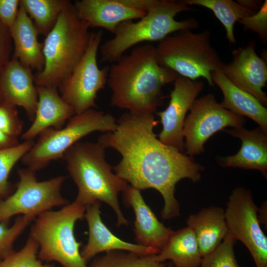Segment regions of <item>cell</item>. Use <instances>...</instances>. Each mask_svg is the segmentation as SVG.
Instances as JSON below:
<instances>
[{
  "instance_id": "6da1fadb",
  "label": "cell",
  "mask_w": 267,
  "mask_h": 267,
  "mask_svg": "<svg viewBox=\"0 0 267 267\" xmlns=\"http://www.w3.org/2000/svg\"><path fill=\"white\" fill-rule=\"evenodd\" d=\"M158 123L153 114L128 112L119 118L115 130L102 134L97 142L121 154L113 169L130 186L160 192L164 201L161 215L168 220L179 214L176 184L183 178L199 181L204 167L192 157L160 141L154 132Z\"/></svg>"
},
{
  "instance_id": "7a4b0ae2",
  "label": "cell",
  "mask_w": 267,
  "mask_h": 267,
  "mask_svg": "<svg viewBox=\"0 0 267 267\" xmlns=\"http://www.w3.org/2000/svg\"><path fill=\"white\" fill-rule=\"evenodd\" d=\"M178 76L158 64L155 46H135L109 66L111 104L132 113L154 114L163 102V87Z\"/></svg>"
},
{
  "instance_id": "3957f363",
  "label": "cell",
  "mask_w": 267,
  "mask_h": 267,
  "mask_svg": "<svg viewBox=\"0 0 267 267\" xmlns=\"http://www.w3.org/2000/svg\"><path fill=\"white\" fill-rule=\"evenodd\" d=\"M105 149L98 142L79 141L65 152L63 158L67 170L78 189L75 201L85 206L100 201L106 203L116 215V225H127L118 195L128 185L112 172Z\"/></svg>"
},
{
  "instance_id": "277c9868",
  "label": "cell",
  "mask_w": 267,
  "mask_h": 267,
  "mask_svg": "<svg viewBox=\"0 0 267 267\" xmlns=\"http://www.w3.org/2000/svg\"><path fill=\"white\" fill-rule=\"evenodd\" d=\"M192 10L181 0H151L147 13L136 21H127L117 27L114 36L101 44V61L114 63L130 48L143 42H160L171 34L198 27L193 17L175 19L181 12Z\"/></svg>"
},
{
  "instance_id": "5b68a950",
  "label": "cell",
  "mask_w": 267,
  "mask_h": 267,
  "mask_svg": "<svg viewBox=\"0 0 267 267\" xmlns=\"http://www.w3.org/2000/svg\"><path fill=\"white\" fill-rule=\"evenodd\" d=\"M89 28L72 3L62 11L43 43L44 64L34 75L36 87H59L84 55L90 38Z\"/></svg>"
},
{
  "instance_id": "8992f818",
  "label": "cell",
  "mask_w": 267,
  "mask_h": 267,
  "mask_svg": "<svg viewBox=\"0 0 267 267\" xmlns=\"http://www.w3.org/2000/svg\"><path fill=\"white\" fill-rule=\"evenodd\" d=\"M85 211L86 206L74 201L35 219L29 237L39 245L38 257L41 261H55L63 267H88L80 251L82 243L74 234L75 223L85 218Z\"/></svg>"
},
{
  "instance_id": "52a82bcc",
  "label": "cell",
  "mask_w": 267,
  "mask_h": 267,
  "mask_svg": "<svg viewBox=\"0 0 267 267\" xmlns=\"http://www.w3.org/2000/svg\"><path fill=\"white\" fill-rule=\"evenodd\" d=\"M176 33L155 46L158 64L191 80L204 78L214 87L211 74L221 69L223 63L211 45L210 31L194 33L183 30Z\"/></svg>"
},
{
  "instance_id": "ba28073f",
  "label": "cell",
  "mask_w": 267,
  "mask_h": 267,
  "mask_svg": "<svg viewBox=\"0 0 267 267\" xmlns=\"http://www.w3.org/2000/svg\"><path fill=\"white\" fill-rule=\"evenodd\" d=\"M117 121L109 113L93 108L74 114L64 128L47 129L39 136L31 149L22 157L23 164L35 172L51 161L63 158L65 152L85 136L94 132H113Z\"/></svg>"
},
{
  "instance_id": "9c48e42d",
  "label": "cell",
  "mask_w": 267,
  "mask_h": 267,
  "mask_svg": "<svg viewBox=\"0 0 267 267\" xmlns=\"http://www.w3.org/2000/svg\"><path fill=\"white\" fill-rule=\"evenodd\" d=\"M36 172L27 167L18 169L19 180L15 190L5 198L0 197V222L19 214L36 218L54 207L70 203L61 193L64 176L38 181Z\"/></svg>"
},
{
  "instance_id": "30bf717a",
  "label": "cell",
  "mask_w": 267,
  "mask_h": 267,
  "mask_svg": "<svg viewBox=\"0 0 267 267\" xmlns=\"http://www.w3.org/2000/svg\"><path fill=\"white\" fill-rule=\"evenodd\" d=\"M102 37V31L90 33L84 55L58 88L60 95L72 107L75 114L96 107L97 94L107 84L109 66L99 68L97 60Z\"/></svg>"
},
{
  "instance_id": "8fae6325",
  "label": "cell",
  "mask_w": 267,
  "mask_h": 267,
  "mask_svg": "<svg viewBox=\"0 0 267 267\" xmlns=\"http://www.w3.org/2000/svg\"><path fill=\"white\" fill-rule=\"evenodd\" d=\"M251 191L238 187L230 195L224 215L228 232L250 252L256 267H267V238Z\"/></svg>"
},
{
  "instance_id": "7c38bea8",
  "label": "cell",
  "mask_w": 267,
  "mask_h": 267,
  "mask_svg": "<svg viewBox=\"0 0 267 267\" xmlns=\"http://www.w3.org/2000/svg\"><path fill=\"white\" fill-rule=\"evenodd\" d=\"M185 118L183 135L185 154L193 157L204 151V144L214 134L227 127L243 126L245 118L223 108L213 94L196 98Z\"/></svg>"
},
{
  "instance_id": "4fadbf2b",
  "label": "cell",
  "mask_w": 267,
  "mask_h": 267,
  "mask_svg": "<svg viewBox=\"0 0 267 267\" xmlns=\"http://www.w3.org/2000/svg\"><path fill=\"white\" fill-rule=\"evenodd\" d=\"M174 82L168 106L164 111L157 113L162 125L159 139L183 152V129L186 114L202 90L204 83L179 75Z\"/></svg>"
},
{
  "instance_id": "5bb4252c",
  "label": "cell",
  "mask_w": 267,
  "mask_h": 267,
  "mask_svg": "<svg viewBox=\"0 0 267 267\" xmlns=\"http://www.w3.org/2000/svg\"><path fill=\"white\" fill-rule=\"evenodd\" d=\"M151 0H81L73 4L79 17L89 28H100L113 34L121 23L139 19Z\"/></svg>"
},
{
  "instance_id": "9a60e30c",
  "label": "cell",
  "mask_w": 267,
  "mask_h": 267,
  "mask_svg": "<svg viewBox=\"0 0 267 267\" xmlns=\"http://www.w3.org/2000/svg\"><path fill=\"white\" fill-rule=\"evenodd\" d=\"M255 43L232 51L233 59L223 63L221 70L225 77L238 88L251 94L263 105L267 97L263 89L267 82V66L255 51Z\"/></svg>"
},
{
  "instance_id": "2e32d148",
  "label": "cell",
  "mask_w": 267,
  "mask_h": 267,
  "mask_svg": "<svg viewBox=\"0 0 267 267\" xmlns=\"http://www.w3.org/2000/svg\"><path fill=\"white\" fill-rule=\"evenodd\" d=\"M38 98L32 71L11 58L0 71V101L22 107L33 122Z\"/></svg>"
},
{
  "instance_id": "e0dca14e",
  "label": "cell",
  "mask_w": 267,
  "mask_h": 267,
  "mask_svg": "<svg viewBox=\"0 0 267 267\" xmlns=\"http://www.w3.org/2000/svg\"><path fill=\"white\" fill-rule=\"evenodd\" d=\"M100 208L99 202L86 206L85 218L89 227V238L81 254L86 263L103 252L124 251L141 255H155L160 252L152 248L126 242L115 236L102 222Z\"/></svg>"
},
{
  "instance_id": "ac0fdd59",
  "label": "cell",
  "mask_w": 267,
  "mask_h": 267,
  "mask_svg": "<svg viewBox=\"0 0 267 267\" xmlns=\"http://www.w3.org/2000/svg\"><path fill=\"white\" fill-rule=\"evenodd\" d=\"M123 192L125 204L134 212V232L137 244L160 251L174 231L159 221L144 201L140 190L128 186Z\"/></svg>"
},
{
  "instance_id": "d6986e66",
  "label": "cell",
  "mask_w": 267,
  "mask_h": 267,
  "mask_svg": "<svg viewBox=\"0 0 267 267\" xmlns=\"http://www.w3.org/2000/svg\"><path fill=\"white\" fill-rule=\"evenodd\" d=\"M233 137L239 138L241 146L235 154L220 158L221 165L256 170L267 175V133L260 127L249 130L243 126L224 130Z\"/></svg>"
},
{
  "instance_id": "ffe728a7",
  "label": "cell",
  "mask_w": 267,
  "mask_h": 267,
  "mask_svg": "<svg viewBox=\"0 0 267 267\" xmlns=\"http://www.w3.org/2000/svg\"><path fill=\"white\" fill-rule=\"evenodd\" d=\"M38 102L34 119L22 135L24 140H33L47 129H60L74 114L72 107L61 97L57 88L37 87Z\"/></svg>"
},
{
  "instance_id": "44dd1931",
  "label": "cell",
  "mask_w": 267,
  "mask_h": 267,
  "mask_svg": "<svg viewBox=\"0 0 267 267\" xmlns=\"http://www.w3.org/2000/svg\"><path fill=\"white\" fill-rule=\"evenodd\" d=\"M9 30L13 48L11 58L32 71H41L44 64L43 44L38 40L39 34L32 20L20 5Z\"/></svg>"
},
{
  "instance_id": "7402d4cb",
  "label": "cell",
  "mask_w": 267,
  "mask_h": 267,
  "mask_svg": "<svg viewBox=\"0 0 267 267\" xmlns=\"http://www.w3.org/2000/svg\"><path fill=\"white\" fill-rule=\"evenodd\" d=\"M211 77L214 84L222 92L223 99L221 105L235 114L250 118L267 133V109L264 105L230 82L221 69L213 71Z\"/></svg>"
},
{
  "instance_id": "603a6c76",
  "label": "cell",
  "mask_w": 267,
  "mask_h": 267,
  "mask_svg": "<svg viewBox=\"0 0 267 267\" xmlns=\"http://www.w3.org/2000/svg\"><path fill=\"white\" fill-rule=\"evenodd\" d=\"M193 231L202 258L214 251L228 233L224 210L211 206L191 214L186 221Z\"/></svg>"
},
{
  "instance_id": "cb8c5ba5",
  "label": "cell",
  "mask_w": 267,
  "mask_h": 267,
  "mask_svg": "<svg viewBox=\"0 0 267 267\" xmlns=\"http://www.w3.org/2000/svg\"><path fill=\"white\" fill-rule=\"evenodd\" d=\"M153 258L159 263L170 260L175 267H199L202 258L195 235L188 226L174 231L165 245Z\"/></svg>"
},
{
  "instance_id": "d4e9b609",
  "label": "cell",
  "mask_w": 267,
  "mask_h": 267,
  "mask_svg": "<svg viewBox=\"0 0 267 267\" xmlns=\"http://www.w3.org/2000/svg\"><path fill=\"white\" fill-rule=\"evenodd\" d=\"M185 5H199L212 10L222 23L226 32V37L230 44L236 40L234 26L239 20L255 14L257 11L247 8L237 1L232 0H183Z\"/></svg>"
},
{
  "instance_id": "484cf974",
  "label": "cell",
  "mask_w": 267,
  "mask_h": 267,
  "mask_svg": "<svg viewBox=\"0 0 267 267\" xmlns=\"http://www.w3.org/2000/svg\"><path fill=\"white\" fill-rule=\"evenodd\" d=\"M71 3L68 0H20V6L32 20L39 34L45 36Z\"/></svg>"
},
{
  "instance_id": "4316f807",
  "label": "cell",
  "mask_w": 267,
  "mask_h": 267,
  "mask_svg": "<svg viewBox=\"0 0 267 267\" xmlns=\"http://www.w3.org/2000/svg\"><path fill=\"white\" fill-rule=\"evenodd\" d=\"M154 255H141L124 251L106 252L95 257L88 267H165L166 264L155 261Z\"/></svg>"
},
{
  "instance_id": "83f0119b",
  "label": "cell",
  "mask_w": 267,
  "mask_h": 267,
  "mask_svg": "<svg viewBox=\"0 0 267 267\" xmlns=\"http://www.w3.org/2000/svg\"><path fill=\"white\" fill-rule=\"evenodd\" d=\"M34 143L25 140L14 147L0 150V197L5 198L13 192V185L8 181L11 171Z\"/></svg>"
},
{
  "instance_id": "f1b7e54d",
  "label": "cell",
  "mask_w": 267,
  "mask_h": 267,
  "mask_svg": "<svg viewBox=\"0 0 267 267\" xmlns=\"http://www.w3.org/2000/svg\"><path fill=\"white\" fill-rule=\"evenodd\" d=\"M39 245L29 237L25 245L0 260V267H55L52 264H43L38 258Z\"/></svg>"
},
{
  "instance_id": "f546056e",
  "label": "cell",
  "mask_w": 267,
  "mask_h": 267,
  "mask_svg": "<svg viewBox=\"0 0 267 267\" xmlns=\"http://www.w3.org/2000/svg\"><path fill=\"white\" fill-rule=\"evenodd\" d=\"M236 241L228 232L214 251L202 257L199 267H240L234 251Z\"/></svg>"
},
{
  "instance_id": "4dcf8cb0",
  "label": "cell",
  "mask_w": 267,
  "mask_h": 267,
  "mask_svg": "<svg viewBox=\"0 0 267 267\" xmlns=\"http://www.w3.org/2000/svg\"><path fill=\"white\" fill-rule=\"evenodd\" d=\"M35 219L31 216L22 215L17 218L10 227L9 222H0V260L14 251L15 241Z\"/></svg>"
},
{
  "instance_id": "1f68e13d",
  "label": "cell",
  "mask_w": 267,
  "mask_h": 267,
  "mask_svg": "<svg viewBox=\"0 0 267 267\" xmlns=\"http://www.w3.org/2000/svg\"><path fill=\"white\" fill-rule=\"evenodd\" d=\"M23 122L19 118L16 107L0 101V130L15 137L21 134Z\"/></svg>"
},
{
  "instance_id": "d6a6232c",
  "label": "cell",
  "mask_w": 267,
  "mask_h": 267,
  "mask_svg": "<svg viewBox=\"0 0 267 267\" xmlns=\"http://www.w3.org/2000/svg\"><path fill=\"white\" fill-rule=\"evenodd\" d=\"M244 29L256 33L264 43L267 41V0L264 1L257 12L238 21Z\"/></svg>"
},
{
  "instance_id": "836d02e7",
  "label": "cell",
  "mask_w": 267,
  "mask_h": 267,
  "mask_svg": "<svg viewBox=\"0 0 267 267\" xmlns=\"http://www.w3.org/2000/svg\"><path fill=\"white\" fill-rule=\"evenodd\" d=\"M13 49L9 28L0 21V71L10 60Z\"/></svg>"
},
{
  "instance_id": "e575fe53",
  "label": "cell",
  "mask_w": 267,
  "mask_h": 267,
  "mask_svg": "<svg viewBox=\"0 0 267 267\" xmlns=\"http://www.w3.org/2000/svg\"><path fill=\"white\" fill-rule=\"evenodd\" d=\"M20 0H0V21L9 29L17 16Z\"/></svg>"
},
{
  "instance_id": "d590c367",
  "label": "cell",
  "mask_w": 267,
  "mask_h": 267,
  "mask_svg": "<svg viewBox=\"0 0 267 267\" xmlns=\"http://www.w3.org/2000/svg\"><path fill=\"white\" fill-rule=\"evenodd\" d=\"M19 144L18 137L10 136L0 130V150L11 148Z\"/></svg>"
},
{
  "instance_id": "8d00e7d4",
  "label": "cell",
  "mask_w": 267,
  "mask_h": 267,
  "mask_svg": "<svg viewBox=\"0 0 267 267\" xmlns=\"http://www.w3.org/2000/svg\"><path fill=\"white\" fill-rule=\"evenodd\" d=\"M237 1L247 8L256 11H258L262 5V1L258 0H238Z\"/></svg>"
},
{
  "instance_id": "74e56055",
  "label": "cell",
  "mask_w": 267,
  "mask_h": 267,
  "mask_svg": "<svg viewBox=\"0 0 267 267\" xmlns=\"http://www.w3.org/2000/svg\"><path fill=\"white\" fill-rule=\"evenodd\" d=\"M167 267H174L173 265L171 263L167 266Z\"/></svg>"
}]
</instances>
